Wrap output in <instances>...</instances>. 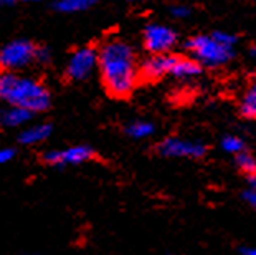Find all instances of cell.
<instances>
[{
  "instance_id": "cell-1",
  "label": "cell",
  "mask_w": 256,
  "mask_h": 255,
  "mask_svg": "<svg viewBox=\"0 0 256 255\" xmlns=\"http://www.w3.org/2000/svg\"><path fill=\"white\" fill-rule=\"evenodd\" d=\"M98 68L102 85L114 98H128L138 81L134 50L122 40L106 42L98 52Z\"/></svg>"
},
{
  "instance_id": "cell-2",
  "label": "cell",
  "mask_w": 256,
  "mask_h": 255,
  "mask_svg": "<svg viewBox=\"0 0 256 255\" xmlns=\"http://www.w3.org/2000/svg\"><path fill=\"white\" fill-rule=\"evenodd\" d=\"M0 100L10 106H22L32 113L45 111L50 106V93L40 81L18 77L14 72L0 73Z\"/></svg>"
},
{
  "instance_id": "cell-3",
  "label": "cell",
  "mask_w": 256,
  "mask_h": 255,
  "mask_svg": "<svg viewBox=\"0 0 256 255\" xmlns=\"http://www.w3.org/2000/svg\"><path fill=\"white\" fill-rule=\"evenodd\" d=\"M185 48L206 67H218L233 58V47L223 45L214 37L198 35L185 43Z\"/></svg>"
},
{
  "instance_id": "cell-4",
  "label": "cell",
  "mask_w": 256,
  "mask_h": 255,
  "mask_svg": "<svg viewBox=\"0 0 256 255\" xmlns=\"http://www.w3.org/2000/svg\"><path fill=\"white\" fill-rule=\"evenodd\" d=\"M35 57V45L26 40H14L0 50V68L15 72L26 67Z\"/></svg>"
},
{
  "instance_id": "cell-5",
  "label": "cell",
  "mask_w": 256,
  "mask_h": 255,
  "mask_svg": "<svg viewBox=\"0 0 256 255\" xmlns=\"http://www.w3.org/2000/svg\"><path fill=\"white\" fill-rule=\"evenodd\" d=\"M177 35L166 25L152 24L144 32V45L150 53H167L176 45Z\"/></svg>"
},
{
  "instance_id": "cell-6",
  "label": "cell",
  "mask_w": 256,
  "mask_h": 255,
  "mask_svg": "<svg viewBox=\"0 0 256 255\" xmlns=\"http://www.w3.org/2000/svg\"><path fill=\"white\" fill-rule=\"evenodd\" d=\"M98 67V52L91 47L80 48L70 58L66 77L70 80H84Z\"/></svg>"
},
{
  "instance_id": "cell-7",
  "label": "cell",
  "mask_w": 256,
  "mask_h": 255,
  "mask_svg": "<svg viewBox=\"0 0 256 255\" xmlns=\"http://www.w3.org/2000/svg\"><path fill=\"white\" fill-rule=\"evenodd\" d=\"M159 153L166 157H192L200 159L204 157L206 149L204 144L185 141L180 138H167L159 144Z\"/></svg>"
},
{
  "instance_id": "cell-8",
  "label": "cell",
  "mask_w": 256,
  "mask_h": 255,
  "mask_svg": "<svg viewBox=\"0 0 256 255\" xmlns=\"http://www.w3.org/2000/svg\"><path fill=\"white\" fill-rule=\"evenodd\" d=\"M94 156V151L88 146H73L66 151H48L43 159L53 166H66V164H81L90 161Z\"/></svg>"
},
{
  "instance_id": "cell-9",
  "label": "cell",
  "mask_w": 256,
  "mask_h": 255,
  "mask_svg": "<svg viewBox=\"0 0 256 255\" xmlns=\"http://www.w3.org/2000/svg\"><path fill=\"white\" fill-rule=\"evenodd\" d=\"M177 57L176 55H166V53H156L154 57H150L149 60L140 65L138 75H140V78H144L147 81H154L162 78L164 75L170 73V70L176 63Z\"/></svg>"
},
{
  "instance_id": "cell-10",
  "label": "cell",
  "mask_w": 256,
  "mask_h": 255,
  "mask_svg": "<svg viewBox=\"0 0 256 255\" xmlns=\"http://www.w3.org/2000/svg\"><path fill=\"white\" fill-rule=\"evenodd\" d=\"M170 73L174 75L176 78H192V77H197V75L202 73V67L198 62L195 60H190V58H180L177 57L176 63L170 70Z\"/></svg>"
},
{
  "instance_id": "cell-11",
  "label": "cell",
  "mask_w": 256,
  "mask_h": 255,
  "mask_svg": "<svg viewBox=\"0 0 256 255\" xmlns=\"http://www.w3.org/2000/svg\"><path fill=\"white\" fill-rule=\"evenodd\" d=\"M52 134V126L50 124H36V126L26 128L24 133L20 134V143L24 144H35L45 141Z\"/></svg>"
},
{
  "instance_id": "cell-12",
  "label": "cell",
  "mask_w": 256,
  "mask_h": 255,
  "mask_svg": "<svg viewBox=\"0 0 256 255\" xmlns=\"http://www.w3.org/2000/svg\"><path fill=\"white\" fill-rule=\"evenodd\" d=\"M34 113L26 108H22V106H12L10 110H7L4 113L2 116V121L4 124H7L10 128H15V126H22L25 124L26 121H30Z\"/></svg>"
},
{
  "instance_id": "cell-13",
  "label": "cell",
  "mask_w": 256,
  "mask_h": 255,
  "mask_svg": "<svg viewBox=\"0 0 256 255\" xmlns=\"http://www.w3.org/2000/svg\"><path fill=\"white\" fill-rule=\"evenodd\" d=\"M96 2L98 0H58L55 7L60 12L72 14V12H81V10L90 9Z\"/></svg>"
},
{
  "instance_id": "cell-14",
  "label": "cell",
  "mask_w": 256,
  "mask_h": 255,
  "mask_svg": "<svg viewBox=\"0 0 256 255\" xmlns=\"http://www.w3.org/2000/svg\"><path fill=\"white\" fill-rule=\"evenodd\" d=\"M126 133L136 139L147 138V136H150V134H154V124L147 123V121H136L132 124H129Z\"/></svg>"
},
{
  "instance_id": "cell-15",
  "label": "cell",
  "mask_w": 256,
  "mask_h": 255,
  "mask_svg": "<svg viewBox=\"0 0 256 255\" xmlns=\"http://www.w3.org/2000/svg\"><path fill=\"white\" fill-rule=\"evenodd\" d=\"M242 115L246 116V118H254L256 116V88L252 86L242 101Z\"/></svg>"
},
{
  "instance_id": "cell-16",
  "label": "cell",
  "mask_w": 256,
  "mask_h": 255,
  "mask_svg": "<svg viewBox=\"0 0 256 255\" xmlns=\"http://www.w3.org/2000/svg\"><path fill=\"white\" fill-rule=\"evenodd\" d=\"M236 164H238V167L242 171L248 172V174H254L256 161L250 153H244V151H240V153H236Z\"/></svg>"
},
{
  "instance_id": "cell-17",
  "label": "cell",
  "mask_w": 256,
  "mask_h": 255,
  "mask_svg": "<svg viewBox=\"0 0 256 255\" xmlns=\"http://www.w3.org/2000/svg\"><path fill=\"white\" fill-rule=\"evenodd\" d=\"M222 148L225 149L226 153L236 154V153H240V151L244 149V143H243V139L238 138V136H226L222 141Z\"/></svg>"
},
{
  "instance_id": "cell-18",
  "label": "cell",
  "mask_w": 256,
  "mask_h": 255,
  "mask_svg": "<svg viewBox=\"0 0 256 255\" xmlns=\"http://www.w3.org/2000/svg\"><path fill=\"white\" fill-rule=\"evenodd\" d=\"M212 37H214L216 42H220L223 45H228V47H233L236 43V37L232 34H226V32H215Z\"/></svg>"
},
{
  "instance_id": "cell-19",
  "label": "cell",
  "mask_w": 256,
  "mask_h": 255,
  "mask_svg": "<svg viewBox=\"0 0 256 255\" xmlns=\"http://www.w3.org/2000/svg\"><path fill=\"white\" fill-rule=\"evenodd\" d=\"M50 50L48 48H35V60H38V62L42 63H48L50 62Z\"/></svg>"
},
{
  "instance_id": "cell-20",
  "label": "cell",
  "mask_w": 256,
  "mask_h": 255,
  "mask_svg": "<svg viewBox=\"0 0 256 255\" xmlns=\"http://www.w3.org/2000/svg\"><path fill=\"white\" fill-rule=\"evenodd\" d=\"M170 14L174 15V17H177V19H184V17H187V15L190 14V9L185 7V5H176V7L170 9Z\"/></svg>"
},
{
  "instance_id": "cell-21",
  "label": "cell",
  "mask_w": 256,
  "mask_h": 255,
  "mask_svg": "<svg viewBox=\"0 0 256 255\" xmlns=\"http://www.w3.org/2000/svg\"><path fill=\"white\" fill-rule=\"evenodd\" d=\"M14 156H15L14 149H10V148L0 149V164H5V162H8L10 159H14Z\"/></svg>"
},
{
  "instance_id": "cell-22",
  "label": "cell",
  "mask_w": 256,
  "mask_h": 255,
  "mask_svg": "<svg viewBox=\"0 0 256 255\" xmlns=\"http://www.w3.org/2000/svg\"><path fill=\"white\" fill-rule=\"evenodd\" d=\"M243 197L246 199L252 205H254V204H256V192H254V187L248 189V191H244V192H243Z\"/></svg>"
},
{
  "instance_id": "cell-23",
  "label": "cell",
  "mask_w": 256,
  "mask_h": 255,
  "mask_svg": "<svg viewBox=\"0 0 256 255\" xmlns=\"http://www.w3.org/2000/svg\"><path fill=\"white\" fill-rule=\"evenodd\" d=\"M240 252H242V253H246V255H254V253H256V250H254L253 247H242V248H240Z\"/></svg>"
},
{
  "instance_id": "cell-24",
  "label": "cell",
  "mask_w": 256,
  "mask_h": 255,
  "mask_svg": "<svg viewBox=\"0 0 256 255\" xmlns=\"http://www.w3.org/2000/svg\"><path fill=\"white\" fill-rule=\"evenodd\" d=\"M14 2H15V0H0V4H7V5L8 4H14Z\"/></svg>"
},
{
  "instance_id": "cell-25",
  "label": "cell",
  "mask_w": 256,
  "mask_h": 255,
  "mask_svg": "<svg viewBox=\"0 0 256 255\" xmlns=\"http://www.w3.org/2000/svg\"><path fill=\"white\" fill-rule=\"evenodd\" d=\"M26 2H40V0H26Z\"/></svg>"
},
{
  "instance_id": "cell-26",
  "label": "cell",
  "mask_w": 256,
  "mask_h": 255,
  "mask_svg": "<svg viewBox=\"0 0 256 255\" xmlns=\"http://www.w3.org/2000/svg\"><path fill=\"white\" fill-rule=\"evenodd\" d=\"M129 2H140V0H129Z\"/></svg>"
}]
</instances>
